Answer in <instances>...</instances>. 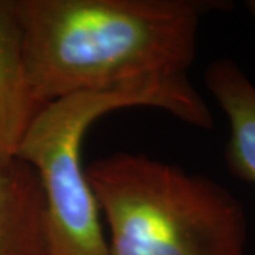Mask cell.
I'll use <instances>...</instances> for the list:
<instances>
[{
    "label": "cell",
    "mask_w": 255,
    "mask_h": 255,
    "mask_svg": "<svg viewBox=\"0 0 255 255\" xmlns=\"http://www.w3.org/2000/svg\"><path fill=\"white\" fill-rule=\"evenodd\" d=\"M248 9L251 10V13L255 16V0H253V1H248Z\"/></svg>",
    "instance_id": "7"
},
{
    "label": "cell",
    "mask_w": 255,
    "mask_h": 255,
    "mask_svg": "<svg viewBox=\"0 0 255 255\" xmlns=\"http://www.w3.org/2000/svg\"><path fill=\"white\" fill-rule=\"evenodd\" d=\"M204 80L230 124L228 169L255 184V87L231 60L210 64Z\"/></svg>",
    "instance_id": "6"
},
{
    "label": "cell",
    "mask_w": 255,
    "mask_h": 255,
    "mask_svg": "<svg viewBox=\"0 0 255 255\" xmlns=\"http://www.w3.org/2000/svg\"><path fill=\"white\" fill-rule=\"evenodd\" d=\"M41 108L26 75L16 1L0 0V159L16 156Z\"/></svg>",
    "instance_id": "5"
},
{
    "label": "cell",
    "mask_w": 255,
    "mask_h": 255,
    "mask_svg": "<svg viewBox=\"0 0 255 255\" xmlns=\"http://www.w3.org/2000/svg\"><path fill=\"white\" fill-rule=\"evenodd\" d=\"M46 201L34 169L0 159V255H50Z\"/></svg>",
    "instance_id": "4"
},
{
    "label": "cell",
    "mask_w": 255,
    "mask_h": 255,
    "mask_svg": "<svg viewBox=\"0 0 255 255\" xmlns=\"http://www.w3.org/2000/svg\"><path fill=\"white\" fill-rule=\"evenodd\" d=\"M110 231V255H246L237 199L209 177L139 153L85 166Z\"/></svg>",
    "instance_id": "2"
},
{
    "label": "cell",
    "mask_w": 255,
    "mask_h": 255,
    "mask_svg": "<svg viewBox=\"0 0 255 255\" xmlns=\"http://www.w3.org/2000/svg\"><path fill=\"white\" fill-rule=\"evenodd\" d=\"M133 107L163 110L191 127H213L211 111L187 75L67 95L46 104L30 122L16 156L34 169L41 184L50 255H110L82 164V142L101 117Z\"/></svg>",
    "instance_id": "3"
},
{
    "label": "cell",
    "mask_w": 255,
    "mask_h": 255,
    "mask_svg": "<svg viewBox=\"0 0 255 255\" xmlns=\"http://www.w3.org/2000/svg\"><path fill=\"white\" fill-rule=\"evenodd\" d=\"M37 102L187 75L200 18L221 1L14 0Z\"/></svg>",
    "instance_id": "1"
}]
</instances>
